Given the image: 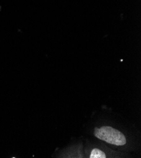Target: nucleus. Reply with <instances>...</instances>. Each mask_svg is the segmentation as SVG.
Returning a JSON list of instances; mask_svg holds the SVG:
<instances>
[{
    "mask_svg": "<svg viewBox=\"0 0 141 158\" xmlns=\"http://www.w3.org/2000/svg\"><path fill=\"white\" fill-rule=\"evenodd\" d=\"M89 157H90V158H105L107 157H106V154L103 151H101L98 148H95L91 151Z\"/></svg>",
    "mask_w": 141,
    "mask_h": 158,
    "instance_id": "2",
    "label": "nucleus"
},
{
    "mask_svg": "<svg viewBox=\"0 0 141 158\" xmlns=\"http://www.w3.org/2000/svg\"><path fill=\"white\" fill-rule=\"evenodd\" d=\"M95 135L109 144L117 146H122L127 143V139L124 134L110 126L95 128Z\"/></svg>",
    "mask_w": 141,
    "mask_h": 158,
    "instance_id": "1",
    "label": "nucleus"
}]
</instances>
